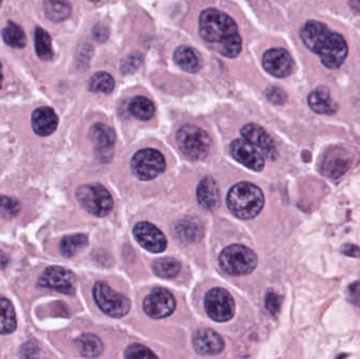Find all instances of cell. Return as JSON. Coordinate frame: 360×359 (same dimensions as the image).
I'll list each match as a JSON object with an SVG mask.
<instances>
[{
  "instance_id": "obj_1",
  "label": "cell",
  "mask_w": 360,
  "mask_h": 359,
  "mask_svg": "<svg viewBox=\"0 0 360 359\" xmlns=\"http://www.w3.org/2000/svg\"><path fill=\"white\" fill-rule=\"evenodd\" d=\"M300 38L304 46L319 55L328 69L342 67L348 56V44L340 33L332 31L325 23L309 20L300 29Z\"/></svg>"
},
{
  "instance_id": "obj_2",
  "label": "cell",
  "mask_w": 360,
  "mask_h": 359,
  "mask_svg": "<svg viewBox=\"0 0 360 359\" xmlns=\"http://www.w3.org/2000/svg\"><path fill=\"white\" fill-rule=\"evenodd\" d=\"M199 34L205 42L229 58L241 52L240 35L236 22L226 13L217 8H207L199 16Z\"/></svg>"
},
{
  "instance_id": "obj_3",
  "label": "cell",
  "mask_w": 360,
  "mask_h": 359,
  "mask_svg": "<svg viewBox=\"0 0 360 359\" xmlns=\"http://www.w3.org/2000/svg\"><path fill=\"white\" fill-rule=\"evenodd\" d=\"M231 212L240 219H252L262 212L264 196L262 190L253 183L241 181L233 185L226 197Z\"/></svg>"
},
{
  "instance_id": "obj_4",
  "label": "cell",
  "mask_w": 360,
  "mask_h": 359,
  "mask_svg": "<svg viewBox=\"0 0 360 359\" xmlns=\"http://www.w3.org/2000/svg\"><path fill=\"white\" fill-rule=\"evenodd\" d=\"M258 259L251 249L241 244H233L222 251L219 265L229 275L243 276L253 272L257 267Z\"/></svg>"
},
{
  "instance_id": "obj_5",
  "label": "cell",
  "mask_w": 360,
  "mask_h": 359,
  "mask_svg": "<svg viewBox=\"0 0 360 359\" xmlns=\"http://www.w3.org/2000/svg\"><path fill=\"white\" fill-rule=\"evenodd\" d=\"M177 143L182 153L192 160L205 158L211 148L209 135L199 126L186 124L179 129L176 136Z\"/></svg>"
},
{
  "instance_id": "obj_6",
  "label": "cell",
  "mask_w": 360,
  "mask_h": 359,
  "mask_svg": "<svg viewBox=\"0 0 360 359\" xmlns=\"http://www.w3.org/2000/svg\"><path fill=\"white\" fill-rule=\"evenodd\" d=\"M76 198L80 206L94 216L105 217L113 210V197L103 185H82L76 191Z\"/></svg>"
},
{
  "instance_id": "obj_7",
  "label": "cell",
  "mask_w": 360,
  "mask_h": 359,
  "mask_svg": "<svg viewBox=\"0 0 360 359\" xmlns=\"http://www.w3.org/2000/svg\"><path fill=\"white\" fill-rule=\"evenodd\" d=\"M93 295L99 309L111 318H124L130 311V301L110 288L105 282H97L93 289Z\"/></svg>"
},
{
  "instance_id": "obj_8",
  "label": "cell",
  "mask_w": 360,
  "mask_h": 359,
  "mask_svg": "<svg viewBox=\"0 0 360 359\" xmlns=\"http://www.w3.org/2000/svg\"><path fill=\"white\" fill-rule=\"evenodd\" d=\"M132 171L141 181H151L166 170V160L158 150L145 149L137 152L132 158Z\"/></svg>"
},
{
  "instance_id": "obj_9",
  "label": "cell",
  "mask_w": 360,
  "mask_h": 359,
  "mask_svg": "<svg viewBox=\"0 0 360 359\" xmlns=\"http://www.w3.org/2000/svg\"><path fill=\"white\" fill-rule=\"evenodd\" d=\"M205 308L207 315L217 322L232 320L235 314V301L228 291L221 288L212 289L205 299Z\"/></svg>"
},
{
  "instance_id": "obj_10",
  "label": "cell",
  "mask_w": 360,
  "mask_h": 359,
  "mask_svg": "<svg viewBox=\"0 0 360 359\" xmlns=\"http://www.w3.org/2000/svg\"><path fill=\"white\" fill-rule=\"evenodd\" d=\"M75 275L70 270L54 266L44 270L38 280V286L72 295L75 293Z\"/></svg>"
},
{
  "instance_id": "obj_11",
  "label": "cell",
  "mask_w": 360,
  "mask_h": 359,
  "mask_svg": "<svg viewBox=\"0 0 360 359\" xmlns=\"http://www.w3.org/2000/svg\"><path fill=\"white\" fill-rule=\"evenodd\" d=\"M352 162V155L344 148H333L326 152L321 160V173L329 178H340L348 172Z\"/></svg>"
},
{
  "instance_id": "obj_12",
  "label": "cell",
  "mask_w": 360,
  "mask_h": 359,
  "mask_svg": "<svg viewBox=\"0 0 360 359\" xmlns=\"http://www.w3.org/2000/svg\"><path fill=\"white\" fill-rule=\"evenodd\" d=\"M176 301L174 296L164 289H156L143 301V309L149 318L162 320L174 312Z\"/></svg>"
},
{
  "instance_id": "obj_13",
  "label": "cell",
  "mask_w": 360,
  "mask_h": 359,
  "mask_svg": "<svg viewBox=\"0 0 360 359\" xmlns=\"http://www.w3.org/2000/svg\"><path fill=\"white\" fill-rule=\"evenodd\" d=\"M264 69L277 78H285L291 75L294 69V60L285 48H274L266 51L262 57Z\"/></svg>"
},
{
  "instance_id": "obj_14",
  "label": "cell",
  "mask_w": 360,
  "mask_h": 359,
  "mask_svg": "<svg viewBox=\"0 0 360 359\" xmlns=\"http://www.w3.org/2000/svg\"><path fill=\"white\" fill-rule=\"evenodd\" d=\"M91 141L94 143L95 154L101 162H108L113 157L115 132L105 124H96L91 128Z\"/></svg>"
},
{
  "instance_id": "obj_15",
  "label": "cell",
  "mask_w": 360,
  "mask_h": 359,
  "mask_svg": "<svg viewBox=\"0 0 360 359\" xmlns=\"http://www.w3.org/2000/svg\"><path fill=\"white\" fill-rule=\"evenodd\" d=\"M241 136L245 141L251 143L254 148L258 150L264 157L269 160H275L277 157V150L274 141L270 135L255 124H245L240 131Z\"/></svg>"
},
{
  "instance_id": "obj_16",
  "label": "cell",
  "mask_w": 360,
  "mask_h": 359,
  "mask_svg": "<svg viewBox=\"0 0 360 359\" xmlns=\"http://www.w3.org/2000/svg\"><path fill=\"white\" fill-rule=\"evenodd\" d=\"M133 233H134L135 240L146 250L152 253H160L166 250V236L152 223H137L133 230Z\"/></svg>"
},
{
  "instance_id": "obj_17",
  "label": "cell",
  "mask_w": 360,
  "mask_h": 359,
  "mask_svg": "<svg viewBox=\"0 0 360 359\" xmlns=\"http://www.w3.org/2000/svg\"><path fill=\"white\" fill-rule=\"evenodd\" d=\"M230 151L234 159L250 170L255 172L264 170V156L245 139H235L231 143Z\"/></svg>"
},
{
  "instance_id": "obj_18",
  "label": "cell",
  "mask_w": 360,
  "mask_h": 359,
  "mask_svg": "<svg viewBox=\"0 0 360 359\" xmlns=\"http://www.w3.org/2000/svg\"><path fill=\"white\" fill-rule=\"evenodd\" d=\"M193 347L201 355H216L222 352L224 343L215 331L202 329L197 331L193 337Z\"/></svg>"
},
{
  "instance_id": "obj_19",
  "label": "cell",
  "mask_w": 360,
  "mask_h": 359,
  "mask_svg": "<svg viewBox=\"0 0 360 359\" xmlns=\"http://www.w3.org/2000/svg\"><path fill=\"white\" fill-rule=\"evenodd\" d=\"M58 126V116L49 107H38L32 114V128L39 136L53 134Z\"/></svg>"
},
{
  "instance_id": "obj_20",
  "label": "cell",
  "mask_w": 360,
  "mask_h": 359,
  "mask_svg": "<svg viewBox=\"0 0 360 359\" xmlns=\"http://www.w3.org/2000/svg\"><path fill=\"white\" fill-rule=\"evenodd\" d=\"M309 107L312 111L323 115H333L338 112V105L333 100L331 92L326 86H319L308 96Z\"/></svg>"
},
{
  "instance_id": "obj_21",
  "label": "cell",
  "mask_w": 360,
  "mask_h": 359,
  "mask_svg": "<svg viewBox=\"0 0 360 359\" xmlns=\"http://www.w3.org/2000/svg\"><path fill=\"white\" fill-rule=\"evenodd\" d=\"M197 200L205 210H214L219 206V189L213 178L205 177L199 183L197 187Z\"/></svg>"
},
{
  "instance_id": "obj_22",
  "label": "cell",
  "mask_w": 360,
  "mask_h": 359,
  "mask_svg": "<svg viewBox=\"0 0 360 359\" xmlns=\"http://www.w3.org/2000/svg\"><path fill=\"white\" fill-rule=\"evenodd\" d=\"M174 60L180 69L188 73H196L203 67L202 58L198 51L188 46H181L176 48Z\"/></svg>"
},
{
  "instance_id": "obj_23",
  "label": "cell",
  "mask_w": 360,
  "mask_h": 359,
  "mask_svg": "<svg viewBox=\"0 0 360 359\" xmlns=\"http://www.w3.org/2000/svg\"><path fill=\"white\" fill-rule=\"evenodd\" d=\"M44 13L53 22L67 20L72 12L69 0H44Z\"/></svg>"
},
{
  "instance_id": "obj_24",
  "label": "cell",
  "mask_w": 360,
  "mask_h": 359,
  "mask_svg": "<svg viewBox=\"0 0 360 359\" xmlns=\"http://www.w3.org/2000/svg\"><path fill=\"white\" fill-rule=\"evenodd\" d=\"M16 328V313L12 303L6 297L0 296V334H11Z\"/></svg>"
},
{
  "instance_id": "obj_25",
  "label": "cell",
  "mask_w": 360,
  "mask_h": 359,
  "mask_svg": "<svg viewBox=\"0 0 360 359\" xmlns=\"http://www.w3.org/2000/svg\"><path fill=\"white\" fill-rule=\"evenodd\" d=\"M76 346L84 358H98L103 353V345L101 339L94 334H82L76 341Z\"/></svg>"
},
{
  "instance_id": "obj_26",
  "label": "cell",
  "mask_w": 360,
  "mask_h": 359,
  "mask_svg": "<svg viewBox=\"0 0 360 359\" xmlns=\"http://www.w3.org/2000/svg\"><path fill=\"white\" fill-rule=\"evenodd\" d=\"M177 237L188 242H196L202 237V227L194 219H184L175 227Z\"/></svg>"
},
{
  "instance_id": "obj_27",
  "label": "cell",
  "mask_w": 360,
  "mask_h": 359,
  "mask_svg": "<svg viewBox=\"0 0 360 359\" xmlns=\"http://www.w3.org/2000/svg\"><path fill=\"white\" fill-rule=\"evenodd\" d=\"M89 240L86 234H75L65 236L61 240L59 250L65 257H73L80 250L88 246Z\"/></svg>"
},
{
  "instance_id": "obj_28",
  "label": "cell",
  "mask_w": 360,
  "mask_h": 359,
  "mask_svg": "<svg viewBox=\"0 0 360 359\" xmlns=\"http://www.w3.org/2000/svg\"><path fill=\"white\" fill-rule=\"evenodd\" d=\"M2 38L11 48H22L27 44V37L22 27L12 21L2 30Z\"/></svg>"
},
{
  "instance_id": "obj_29",
  "label": "cell",
  "mask_w": 360,
  "mask_h": 359,
  "mask_svg": "<svg viewBox=\"0 0 360 359\" xmlns=\"http://www.w3.org/2000/svg\"><path fill=\"white\" fill-rule=\"evenodd\" d=\"M129 110L134 117L139 120H143V122L151 119L155 113L153 103L143 96H137L133 98Z\"/></svg>"
},
{
  "instance_id": "obj_30",
  "label": "cell",
  "mask_w": 360,
  "mask_h": 359,
  "mask_svg": "<svg viewBox=\"0 0 360 359\" xmlns=\"http://www.w3.org/2000/svg\"><path fill=\"white\" fill-rule=\"evenodd\" d=\"M35 48L38 57L41 60L49 61L54 56L51 36L46 30L40 27H36L35 30Z\"/></svg>"
},
{
  "instance_id": "obj_31",
  "label": "cell",
  "mask_w": 360,
  "mask_h": 359,
  "mask_svg": "<svg viewBox=\"0 0 360 359\" xmlns=\"http://www.w3.org/2000/svg\"><path fill=\"white\" fill-rule=\"evenodd\" d=\"M115 88V80L107 72H98L91 77L89 89L92 92L111 94Z\"/></svg>"
},
{
  "instance_id": "obj_32",
  "label": "cell",
  "mask_w": 360,
  "mask_h": 359,
  "mask_svg": "<svg viewBox=\"0 0 360 359\" xmlns=\"http://www.w3.org/2000/svg\"><path fill=\"white\" fill-rule=\"evenodd\" d=\"M153 270L156 275L165 280L176 278L180 272V263L176 259L171 257L160 259L153 263Z\"/></svg>"
},
{
  "instance_id": "obj_33",
  "label": "cell",
  "mask_w": 360,
  "mask_h": 359,
  "mask_svg": "<svg viewBox=\"0 0 360 359\" xmlns=\"http://www.w3.org/2000/svg\"><path fill=\"white\" fill-rule=\"evenodd\" d=\"M20 211V202L15 198L0 195V214L6 218L17 216Z\"/></svg>"
},
{
  "instance_id": "obj_34",
  "label": "cell",
  "mask_w": 360,
  "mask_h": 359,
  "mask_svg": "<svg viewBox=\"0 0 360 359\" xmlns=\"http://www.w3.org/2000/svg\"><path fill=\"white\" fill-rule=\"evenodd\" d=\"M124 356L131 359L158 358V356L151 350L148 349L145 346L139 345V344H134V345H131L130 347L127 348Z\"/></svg>"
},
{
  "instance_id": "obj_35",
  "label": "cell",
  "mask_w": 360,
  "mask_h": 359,
  "mask_svg": "<svg viewBox=\"0 0 360 359\" xmlns=\"http://www.w3.org/2000/svg\"><path fill=\"white\" fill-rule=\"evenodd\" d=\"M266 96L268 100H270L274 105H283L287 101V94L277 86L269 88L266 91Z\"/></svg>"
},
{
  "instance_id": "obj_36",
  "label": "cell",
  "mask_w": 360,
  "mask_h": 359,
  "mask_svg": "<svg viewBox=\"0 0 360 359\" xmlns=\"http://www.w3.org/2000/svg\"><path fill=\"white\" fill-rule=\"evenodd\" d=\"M281 299L274 292H269L266 296V307L272 315H277L281 310Z\"/></svg>"
},
{
  "instance_id": "obj_37",
  "label": "cell",
  "mask_w": 360,
  "mask_h": 359,
  "mask_svg": "<svg viewBox=\"0 0 360 359\" xmlns=\"http://www.w3.org/2000/svg\"><path fill=\"white\" fill-rule=\"evenodd\" d=\"M141 63H143V58L141 55H131L128 58L124 59V63H122V71L131 73V72L139 69Z\"/></svg>"
},
{
  "instance_id": "obj_38",
  "label": "cell",
  "mask_w": 360,
  "mask_h": 359,
  "mask_svg": "<svg viewBox=\"0 0 360 359\" xmlns=\"http://www.w3.org/2000/svg\"><path fill=\"white\" fill-rule=\"evenodd\" d=\"M109 29L105 25L98 23L93 29V37L98 42H105L109 38Z\"/></svg>"
},
{
  "instance_id": "obj_39",
  "label": "cell",
  "mask_w": 360,
  "mask_h": 359,
  "mask_svg": "<svg viewBox=\"0 0 360 359\" xmlns=\"http://www.w3.org/2000/svg\"><path fill=\"white\" fill-rule=\"evenodd\" d=\"M349 299H350L351 303H355V305L360 307V285L359 282L353 284L349 288Z\"/></svg>"
},
{
  "instance_id": "obj_40",
  "label": "cell",
  "mask_w": 360,
  "mask_h": 359,
  "mask_svg": "<svg viewBox=\"0 0 360 359\" xmlns=\"http://www.w3.org/2000/svg\"><path fill=\"white\" fill-rule=\"evenodd\" d=\"M342 253L347 255V256L354 257V259H359L360 257V249L354 244H346V246L342 247Z\"/></svg>"
},
{
  "instance_id": "obj_41",
  "label": "cell",
  "mask_w": 360,
  "mask_h": 359,
  "mask_svg": "<svg viewBox=\"0 0 360 359\" xmlns=\"http://www.w3.org/2000/svg\"><path fill=\"white\" fill-rule=\"evenodd\" d=\"M350 8L353 12L360 14V0H350Z\"/></svg>"
},
{
  "instance_id": "obj_42",
  "label": "cell",
  "mask_w": 360,
  "mask_h": 359,
  "mask_svg": "<svg viewBox=\"0 0 360 359\" xmlns=\"http://www.w3.org/2000/svg\"><path fill=\"white\" fill-rule=\"evenodd\" d=\"M8 257L4 253L0 252V269H4L8 266Z\"/></svg>"
},
{
  "instance_id": "obj_43",
  "label": "cell",
  "mask_w": 360,
  "mask_h": 359,
  "mask_svg": "<svg viewBox=\"0 0 360 359\" xmlns=\"http://www.w3.org/2000/svg\"><path fill=\"white\" fill-rule=\"evenodd\" d=\"M2 81H4V75H2L1 63H0V89H1L2 86Z\"/></svg>"
},
{
  "instance_id": "obj_44",
  "label": "cell",
  "mask_w": 360,
  "mask_h": 359,
  "mask_svg": "<svg viewBox=\"0 0 360 359\" xmlns=\"http://www.w3.org/2000/svg\"><path fill=\"white\" fill-rule=\"evenodd\" d=\"M90 1H92V2H98L99 0H90Z\"/></svg>"
},
{
  "instance_id": "obj_45",
  "label": "cell",
  "mask_w": 360,
  "mask_h": 359,
  "mask_svg": "<svg viewBox=\"0 0 360 359\" xmlns=\"http://www.w3.org/2000/svg\"><path fill=\"white\" fill-rule=\"evenodd\" d=\"M2 0H0V6H1Z\"/></svg>"
}]
</instances>
